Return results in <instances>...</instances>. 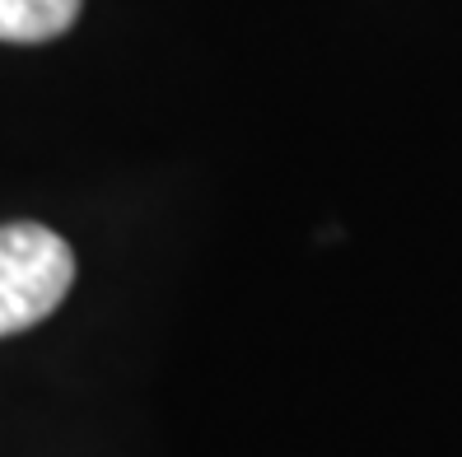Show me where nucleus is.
Returning <instances> with one entry per match:
<instances>
[{
	"instance_id": "f03ea898",
	"label": "nucleus",
	"mask_w": 462,
	"mask_h": 457,
	"mask_svg": "<svg viewBox=\"0 0 462 457\" xmlns=\"http://www.w3.org/2000/svg\"><path fill=\"white\" fill-rule=\"evenodd\" d=\"M85 0H0V42H47L79 19Z\"/></svg>"
},
{
	"instance_id": "f257e3e1",
	"label": "nucleus",
	"mask_w": 462,
	"mask_h": 457,
	"mask_svg": "<svg viewBox=\"0 0 462 457\" xmlns=\"http://www.w3.org/2000/svg\"><path fill=\"white\" fill-rule=\"evenodd\" d=\"M75 285V252L47 224H0V336L29 332L61 308Z\"/></svg>"
}]
</instances>
